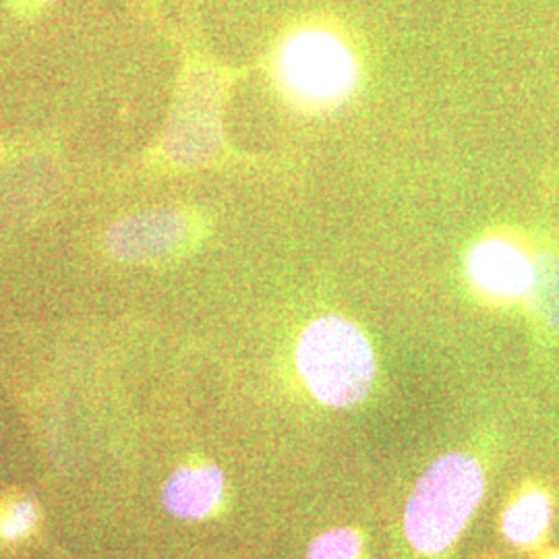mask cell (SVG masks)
<instances>
[{
	"label": "cell",
	"instance_id": "8992f818",
	"mask_svg": "<svg viewBox=\"0 0 559 559\" xmlns=\"http://www.w3.org/2000/svg\"><path fill=\"white\" fill-rule=\"evenodd\" d=\"M468 272L485 293L514 299L531 293L535 280V263H531L510 242L487 240L473 249L468 258Z\"/></svg>",
	"mask_w": 559,
	"mask_h": 559
},
{
	"label": "cell",
	"instance_id": "277c9868",
	"mask_svg": "<svg viewBox=\"0 0 559 559\" xmlns=\"http://www.w3.org/2000/svg\"><path fill=\"white\" fill-rule=\"evenodd\" d=\"M200 235V222L185 210H147L115 222L104 245L122 263H160L179 258Z\"/></svg>",
	"mask_w": 559,
	"mask_h": 559
},
{
	"label": "cell",
	"instance_id": "30bf717a",
	"mask_svg": "<svg viewBox=\"0 0 559 559\" xmlns=\"http://www.w3.org/2000/svg\"><path fill=\"white\" fill-rule=\"evenodd\" d=\"M360 537L350 528H336L313 540L307 559H359Z\"/></svg>",
	"mask_w": 559,
	"mask_h": 559
},
{
	"label": "cell",
	"instance_id": "ba28073f",
	"mask_svg": "<svg viewBox=\"0 0 559 559\" xmlns=\"http://www.w3.org/2000/svg\"><path fill=\"white\" fill-rule=\"evenodd\" d=\"M551 522V501L543 493L522 496L503 516V535L514 545H533Z\"/></svg>",
	"mask_w": 559,
	"mask_h": 559
},
{
	"label": "cell",
	"instance_id": "6da1fadb",
	"mask_svg": "<svg viewBox=\"0 0 559 559\" xmlns=\"http://www.w3.org/2000/svg\"><path fill=\"white\" fill-rule=\"evenodd\" d=\"M485 493V473L466 454H448L420 477L404 514V533L420 554L445 551L468 524Z\"/></svg>",
	"mask_w": 559,
	"mask_h": 559
},
{
	"label": "cell",
	"instance_id": "5b68a950",
	"mask_svg": "<svg viewBox=\"0 0 559 559\" xmlns=\"http://www.w3.org/2000/svg\"><path fill=\"white\" fill-rule=\"evenodd\" d=\"M221 145V87L210 73H198L180 92L164 154L179 166H200L214 160Z\"/></svg>",
	"mask_w": 559,
	"mask_h": 559
},
{
	"label": "cell",
	"instance_id": "52a82bcc",
	"mask_svg": "<svg viewBox=\"0 0 559 559\" xmlns=\"http://www.w3.org/2000/svg\"><path fill=\"white\" fill-rule=\"evenodd\" d=\"M224 477L221 468L187 466L177 471L164 485L162 501L166 510L182 520H200L207 516L222 500Z\"/></svg>",
	"mask_w": 559,
	"mask_h": 559
},
{
	"label": "cell",
	"instance_id": "7a4b0ae2",
	"mask_svg": "<svg viewBox=\"0 0 559 559\" xmlns=\"http://www.w3.org/2000/svg\"><path fill=\"white\" fill-rule=\"evenodd\" d=\"M297 362L311 394L338 408L365 399L376 378L369 342L342 318L313 321L300 336Z\"/></svg>",
	"mask_w": 559,
	"mask_h": 559
},
{
	"label": "cell",
	"instance_id": "4fadbf2b",
	"mask_svg": "<svg viewBox=\"0 0 559 559\" xmlns=\"http://www.w3.org/2000/svg\"><path fill=\"white\" fill-rule=\"evenodd\" d=\"M554 559H559V556H558V558H554Z\"/></svg>",
	"mask_w": 559,
	"mask_h": 559
},
{
	"label": "cell",
	"instance_id": "7c38bea8",
	"mask_svg": "<svg viewBox=\"0 0 559 559\" xmlns=\"http://www.w3.org/2000/svg\"><path fill=\"white\" fill-rule=\"evenodd\" d=\"M11 7L25 17H32V15H38L40 11H44L46 7H50L52 2L57 0H9Z\"/></svg>",
	"mask_w": 559,
	"mask_h": 559
},
{
	"label": "cell",
	"instance_id": "8fae6325",
	"mask_svg": "<svg viewBox=\"0 0 559 559\" xmlns=\"http://www.w3.org/2000/svg\"><path fill=\"white\" fill-rule=\"evenodd\" d=\"M34 522L36 510L29 503H20L0 522V535L4 539H17L34 526Z\"/></svg>",
	"mask_w": 559,
	"mask_h": 559
},
{
	"label": "cell",
	"instance_id": "9c48e42d",
	"mask_svg": "<svg viewBox=\"0 0 559 559\" xmlns=\"http://www.w3.org/2000/svg\"><path fill=\"white\" fill-rule=\"evenodd\" d=\"M531 290L537 297V307L545 320L559 332V265L549 258H540L535 263V280Z\"/></svg>",
	"mask_w": 559,
	"mask_h": 559
},
{
	"label": "cell",
	"instance_id": "3957f363",
	"mask_svg": "<svg viewBox=\"0 0 559 559\" xmlns=\"http://www.w3.org/2000/svg\"><path fill=\"white\" fill-rule=\"evenodd\" d=\"M280 73L284 85L299 100L330 104L348 94L355 83V60L330 34L305 32L282 50Z\"/></svg>",
	"mask_w": 559,
	"mask_h": 559
}]
</instances>
